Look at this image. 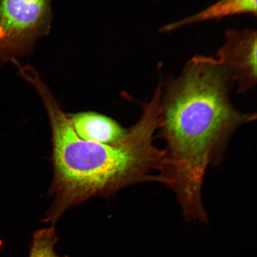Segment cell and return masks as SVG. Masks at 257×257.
I'll return each mask as SVG.
<instances>
[{"instance_id": "cell-1", "label": "cell", "mask_w": 257, "mask_h": 257, "mask_svg": "<svg viewBox=\"0 0 257 257\" xmlns=\"http://www.w3.org/2000/svg\"><path fill=\"white\" fill-rule=\"evenodd\" d=\"M233 83L216 59L196 56L162 86L158 130L166 148L157 176L175 193L187 221L206 222L201 198L205 172L220 162L234 131L256 119L255 114L234 107Z\"/></svg>"}, {"instance_id": "cell-2", "label": "cell", "mask_w": 257, "mask_h": 257, "mask_svg": "<svg viewBox=\"0 0 257 257\" xmlns=\"http://www.w3.org/2000/svg\"><path fill=\"white\" fill-rule=\"evenodd\" d=\"M43 101L52 135L53 177L48 190L53 203L44 222L54 226L70 208L90 198L108 197L121 189L144 182H159L164 151L154 144L160 125L162 89L144 104L137 123L117 142H89L77 136L64 112L38 75L29 79Z\"/></svg>"}, {"instance_id": "cell-3", "label": "cell", "mask_w": 257, "mask_h": 257, "mask_svg": "<svg viewBox=\"0 0 257 257\" xmlns=\"http://www.w3.org/2000/svg\"><path fill=\"white\" fill-rule=\"evenodd\" d=\"M51 21V0H0V63L31 53Z\"/></svg>"}, {"instance_id": "cell-4", "label": "cell", "mask_w": 257, "mask_h": 257, "mask_svg": "<svg viewBox=\"0 0 257 257\" xmlns=\"http://www.w3.org/2000/svg\"><path fill=\"white\" fill-rule=\"evenodd\" d=\"M256 50L255 31L230 29L225 33V43L218 50L216 59L229 72L239 93L256 85Z\"/></svg>"}, {"instance_id": "cell-5", "label": "cell", "mask_w": 257, "mask_h": 257, "mask_svg": "<svg viewBox=\"0 0 257 257\" xmlns=\"http://www.w3.org/2000/svg\"><path fill=\"white\" fill-rule=\"evenodd\" d=\"M68 117L77 136L89 142L113 144L127 133L117 121L97 112H80Z\"/></svg>"}, {"instance_id": "cell-6", "label": "cell", "mask_w": 257, "mask_h": 257, "mask_svg": "<svg viewBox=\"0 0 257 257\" xmlns=\"http://www.w3.org/2000/svg\"><path fill=\"white\" fill-rule=\"evenodd\" d=\"M256 0H219L197 14L164 26L161 32L168 33L185 26L218 20L228 16L243 14L256 16Z\"/></svg>"}, {"instance_id": "cell-7", "label": "cell", "mask_w": 257, "mask_h": 257, "mask_svg": "<svg viewBox=\"0 0 257 257\" xmlns=\"http://www.w3.org/2000/svg\"><path fill=\"white\" fill-rule=\"evenodd\" d=\"M57 240L54 226L37 231L34 234L30 257H67L57 255L54 251Z\"/></svg>"}]
</instances>
